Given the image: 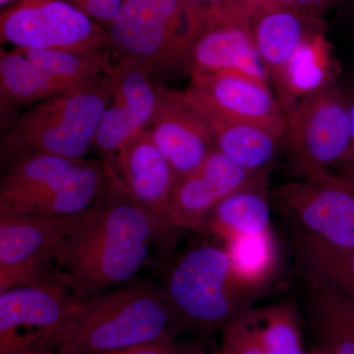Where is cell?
Segmentation results:
<instances>
[{
  "instance_id": "1",
  "label": "cell",
  "mask_w": 354,
  "mask_h": 354,
  "mask_svg": "<svg viewBox=\"0 0 354 354\" xmlns=\"http://www.w3.org/2000/svg\"><path fill=\"white\" fill-rule=\"evenodd\" d=\"M108 183L95 202V220L81 234L55 248L50 281L75 300L94 297L127 283L158 244L152 221L135 201L111 160Z\"/></svg>"
},
{
  "instance_id": "2",
  "label": "cell",
  "mask_w": 354,
  "mask_h": 354,
  "mask_svg": "<svg viewBox=\"0 0 354 354\" xmlns=\"http://www.w3.org/2000/svg\"><path fill=\"white\" fill-rule=\"evenodd\" d=\"M183 329L164 288L142 281L74 299L44 348L59 354H97L174 342Z\"/></svg>"
},
{
  "instance_id": "3",
  "label": "cell",
  "mask_w": 354,
  "mask_h": 354,
  "mask_svg": "<svg viewBox=\"0 0 354 354\" xmlns=\"http://www.w3.org/2000/svg\"><path fill=\"white\" fill-rule=\"evenodd\" d=\"M114 86L115 66L111 74L70 88L1 120L2 164L32 153L84 160L88 149L94 145Z\"/></svg>"
},
{
  "instance_id": "4",
  "label": "cell",
  "mask_w": 354,
  "mask_h": 354,
  "mask_svg": "<svg viewBox=\"0 0 354 354\" xmlns=\"http://www.w3.org/2000/svg\"><path fill=\"white\" fill-rule=\"evenodd\" d=\"M209 8L188 0H125L108 27L111 48L150 75L183 68Z\"/></svg>"
},
{
  "instance_id": "5",
  "label": "cell",
  "mask_w": 354,
  "mask_h": 354,
  "mask_svg": "<svg viewBox=\"0 0 354 354\" xmlns=\"http://www.w3.org/2000/svg\"><path fill=\"white\" fill-rule=\"evenodd\" d=\"M162 288L183 328L202 334L223 332L248 309V295L235 281L227 251L211 243L179 255L165 272Z\"/></svg>"
},
{
  "instance_id": "6",
  "label": "cell",
  "mask_w": 354,
  "mask_h": 354,
  "mask_svg": "<svg viewBox=\"0 0 354 354\" xmlns=\"http://www.w3.org/2000/svg\"><path fill=\"white\" fill-rule=\"evenodd\" d=\"M84 160L32 153L7 160L0 181V215L81 213L92 200V176Z\"/></svg>"
},
{
  "instance_id": "7",
  "label": "cell",
  "mask_w": 354,
  "mask_h": 354,
  "mask_svg": "<svg viewBox=\"0 0 354 354\" xmlns=\"http://www.w3.org/2000/svg\"><path fill=\"white\" fill-rule=\"evenodd\" d=\"M283 141L299 178L341 165L351 146V122L339 79L286 111Z\"/></svg>"
},
{
  "instance_id": "8",
  "label": "cell",
  "mask_w": 354,
  "mask_h": 354,
  "mask_svg": "<svg viewBox=\"0 0 354 354\" xmlns=\"http://www.w3.org/2000/svg\"><path fill=\"white\" fill-rule=\"evenodd\" d=\"M95 206L73 215H0V292L50 281L55 248L95 220Z\"/></svg>"
},
{
  "instance_id": "9",
  "label": "cell",
  "mask_w": 354,
  "mask_h": 354,
  "mask_svg": "<svg viewBox=\"0 0 354 354\" xmlns=\"http://www.w3.org/2000/svg\"><path fill=\"white\" fill-rule=\"evenodd\" d=\"M2 43L29 50L86 53L111 48L108 28L64 0H21L0 16Z\"/></svg>"
},
{
  "instance_id": "10",
  "label": "cell",
  "mask_w": 354,
  "mask_h": 354,
  "mask_svg": "<svg viewBox=\"0 0 354 354\" xmlns=\"http://www.w3.org/2000/svg\"><path fill=\"white\" fill-rule=\"evenodd\" d=\"M298 230L330 245L354 249V183L325 171L281 184L274 191Z\"/></svg>"
},
{
  "instance_id": "11",
  "label": "cell",
  "mask_w": 354,
  "mask_h": 354,
  "mask_svg": "<svg viewBox=\"0 0 354 354\" xmlns=\"http://www.w3.org/2000/svg\"><path fill=\"white\" fill-rule=\"evenodd\" d=\"M73 300L53 281L0 292V354L44 348Z\"/></svg>"
},
{
  "instance_id": "12",
  "label": "cell",
  "mask_w": 354,
  "mask_h": 354,
  "mask_svg": "<svg viewBox=\"0 0 354 354\" xmlns=\"http://www.w3.org/2000/svg\"><path fill=\"white\" fill-rule=\"evenodd\" d=\"M130 194L151 218L158 245H165L176 230L171 202L176 176L151 136L143 130L128 140L111 158H106Z\"/></svg>"
},
{
  "instance_id": "13",
  "label": "cell",
  "mask_w": 354,
  "mask_h": 354,
  "mask_svg": "<svg viewBox=\"0 0 354 354\" xmlns=\"http://www.w3.org/2000/svg\"><path fill=\"white\" fill-rule=\"evenodd\" d=\"M183 68L191 76L239 73L262 82L270 81L256 50L248 20L230 15L216 6H209L208 18Z\"/></svg>"
},
{
  "instance_id": "14",
  "label": "cell",
  "mask_w": 354,
  "mask_h": 354,
  "mask_svg": "<svg viewBox=\"0 0 354 354\" xmlns=\"http://www.w3.org/2000/svg\"><path fill=\"white\" fill-rule=\"evenodd\" d=\"M184 93L216 113L285 138V111L269 83L239 73L204 74L191 76Z\"/></svg>"
},
{
  "instance_id": "15",
  "label": "cell",
  "mask_w": 354,
  "mask_h": 354,
  "mask_svg": "<svg viewBox=\"0 0 354 354\" xmlns=\"http://www.w3.org/2000/svg\"><path fill=\"white\" fill-rule=\"evenodd\" d=\"M146 129L176 180L197 171L215 148L206 123L178 91L158 86L157 108Z\"/></svg>"
},
{
  "instance_id": "16",
  "label": "cell",
  "mask_w": 354,
  "mask_h": 354,
  "mask_svg": "<svg viewBox=\"0 0 354 354\" xmlns=\"http://www.w3.org/2000/svg\"><path fill=\"white\" fill-rule=\"evenodd\" d=\"M158 104V85L145 69L120 60L115 64V86L102 113L94 146L111 158L135 135L145 130Z\"/></svg>"
},
{
  "instance_id": "17",
  "label": "cell",
  "mask_w": 354,
  "mask_h": 354,
  "mask_svg": "<svg viewBox=\"0 0 354 354\" xmlns=\"http://www.w3.org/2000/svg\"><path fill=\"white\" fill-rule=\"evenodd\" d=\"M260 174L241 169L214 148L197 171L176 180L171 202L174 228L200 230L221 200Z\"/></svg>"
},
{
  "instance_id": "18",
  "label": "cell",
  "mask_w": 354,
  "mask_h": 354,
  "mask_svg": "<svg viewBox=\"0 0 354 354\" xmlns=\"http://www.w3.org/2000/svg\"><path fill=\"white\" fill-rule=\"evenodd\" d=\"M256 50L270 80L309 39L327 32L325 20L283 6H268L248 20Z\"/></svg>"
},
{
  "instance_id": "19",
  "label": "cell",
  "mask_w": 354,
  "mask_h": 354,
  "mask_svg": "<svg viewBox=\"0 0 354 354\" xmlns=\"http://www.w3.org/2000/svg\"><path fill=\"white\" fill-rule=\"evenodd\" d=\"M184 95L206 123L216 150L247 171H271L283 140L265 128L227 118Z\"/></svg>"
},
{
  "instance_id": "20",
  "label": "cell",
  "mask_w": 354,
  "mask_h": 354,
  "mask_svg": "<svg viewBox=\"0 0 354 354\" xmlns=\"http://www.w3.org/2000/svg\"><path fill=\"white\" fill-rule=\"evenodd\" d=\"M337 79L339 68L332 46L327 32H322L305 41L272 81L286 113L295 102L322 90Z\"/></svg>"
},
{
  "instance_id": "21",
  "label": "cell",
  "mask_w": 354,
  "mask_h": 354,
  "mask_svg": "<svg viewBox=\"0 0 354 354\" xmlns=\"http://www.w3.org/2000/svg\"><path fill=\"white\" fill-rule=\"evenodd\" d=\"M77 87L53 76L28 59L16 48L0 55L1 120L30 106Z\"/></svg>"
},
{
  "instance_id": "22",
  "label": "cell",
  "mask_w": 354,
  "mask_h": 354,
  "mask_svg": "<svg viewBox=\"0 0 354 354\" xmlns=\"http://www.w3.org/2000/svg\"><path fill=\"white\" fill-rule=\"evenodd\" d=\"M269 174L270 171L261 174L245 187L221 200L205 225L225 241L271 230L267 195Z\"/></svg>"
},
{
  "instance_id": "23",
  "label": "cell",
  "mask_w": 354,
  "mask_h": 354,
  "mask_svg": "<svg viewBox=\"0 0 354 354\" xmlns=\"http://www.w3.org/2000/svg\"><path fill=\"white\" fill-rule=\"evenodd\" d=\"M292 246L306 281L329 286L354 301V249H341L295 230Z\"/></svg>"
},
{
  "instance_id": "24",
  "label": "cell",
  "mask_w": 354,
  "mask_h": 354,
  "mask_svg": "<svg viewBox=\"0 0 354 354\" xmlns=\"http://www.w3.org/2000/svg\"><path fill=\"white\" fill-rule=\"evenodd\" d=\"M310 322L327 354H354V325L342 312L335 290L307 281Z\"/></svg>"
},
{
  "instance_id": "25",
  "label": "cell",
  "mask_w": 354,
  "mask_h": 354,
  "mask_svg": "<svg viewBox=\"0 0 354 354\" xmlns=\"http://www.w3.org/2000/svg\"><path fill=\"white\" fill-rule=\"evenodd\" d=\"M225 244L235 281L249 295L265 283L276 267V244L272 232L235 237Z\"/></svg>"
},
{
  "instance_id": "26",
  "label": "cell",
  "mask_w": 354,
  "mask_h": 354,
  "mask_svg": "<svg viewBox=\"0 0 354 354\" xmlns=\"http://www.w3.org/2000/svg\"><path fill=\"white\" fill-rule=\"evenodd\" d=\"M14 48L35 64L72 86L83 85L111 74L115 66L109 62L106 48L86 53Z\"/></svg>"
},
{
  "instance_id": "27",
  "label": "cell",
  "mask_w": 354,
  "mask_h": 354,
  "mask_svg": "<svg viewBox=\"0 0 354 354\" xmlns=\"http://www.w3.org/2000/svg\"><path fill=\"white\" fill-rule=\"evenodd\" d=\"M266 354H305L301 332L295 310L290 305H274L254 310Z\"/></svg>"
},
{
  "instance_id": "28",
  "label": "cell",
  "mask_w": 354,
  "mask_h": 354,
  "mask_svg": "<svg viewBox=\"0 0 354 354\" xmlns=\"http://www.w3.org/2000/svg\"><path fill=\"white\" fill-rule=\"evenodd\" d=\"M349 0H221L218 6L230 12L250 19L254 13L268 6H283L298 12L324 19L335 9H342Z\"/></svg>"
},
{
  "instance_id": "29",
  "label": "cell",
  "mask_w": 354,
  "mask_h": 354,
  "mask_svg": "<svg viewBox=\"0 0 354 354\" xmlns=\"http://www.w3.org/2000/svg\"><path fill=\"white\" fill-rule=\"evenodd\" d=\"M218 354H266L254 310L246 309L223 330Z\"/></svg>"
},
{
  "instance_id": "30",
  "label": "cell",
  "mask_w": 354,
  "mask_h": 354,
  "mask_svg": "<svg viewBox=\"0 0 354 354\" xmlns=\"http://www.w3.org/2000/svg\"><path fill=\"white\" fill-rule=\"evenodd\" d=\"M178 348L176 342H158L97 354H176Z\"/></svg>"
},
{
  "instance_id": "31",
  "label": "cell",
  "mask_w": 354,
  "mask_h": 354,
  "mask_svg": "<svg viewBox=\"0 0 354 354\" xmlns=\"http://www.w3.org/2000/svg\"><path fill=\"white\" fill-rule=\"evenodd\" d=\"M341 85L346 104H348L351 122V146L341 165H353L354 167V80L341 82Z\"/></svg>"
},
{
  "instance_id": "32",
  "label": "cell",
  "mask_w": 354,
  "mask_h": 354,
  "mask_svg": "<svg viewBox=\"0 0 354 354\" xmlns=\"http://www.w3.org/2000/svg\"><path fill=\"white\" fill-rule=\"evenodd\" d=\"M333 290H334V288H333ZM334 290L335 295H337V302H339L342 312L346 314V316L348 317L349 320H351V323L354 325V301L344 297V295H342L339 291Z\"/></svg>"
},
{
  "instance_id": "33",
  "label": "cell",
  "mask_w": 354,
  "mask_h": 354,
  "mask_svg": "<svg viewBox=\"0 0 354 354\" xmlns=\"http://www.w3.org/2000/svg\"><path fill=\"white\" fill-rule=\"evenodd\" d=\"M342 9L346 11V15H348L349 32H351L354 43V0H349Z\"/></svg>"
},
{
  "instance_id": "34",
  "label": "cell",
  "mask_w": 354,
  "mask_h": 354,
  "mask_svg": "<svg viewBox=\"0 0 354 354\" xmlns=\"http://www.w3.org/2000/svg\"><path fill=\"white\" fill-rule=\"evenodd\" d=\"M176 354H205V353L200 346L188 344V346H179Z\"/></svg>"
},
{
  "instance_id": "35",
  "label": "cell",
  "mask_w": 354,
  "mask_h": 354,
  "mask_svg": "<svg viewBox=\"0 0 354 354\" xmlns=\"http://www.w3.org/2000/svg\"><path fill=\"white\" fill-rule=\"evenodd\" d=\"M7 354H59L57 351H53L50 348H32L26 349V351H15V353H10Z\"/></svg>"
},
{
  "instance_id": "36",
  "label": "cell",
  "mask_w": 354,
  "mask_h": 354,
  "mask_svg": "<svg viewBox=\"0 0 354 354\" xmlns=\"http://www.w3.org/2000/svg\"><path fill=\"white\" fill-rule=\"evenodd\" d=\"M337 174H341L344 178L354 183V167L353 165H342L341 169Z\"/></svg>"
},
{
  "instance_id": "37",
  "label": "cell",
  "mask_w": 354,
  "mask_h": 354,
  "mask_svg": "<svg viewBox=\"0 0 354 354\" xmlns=\"http://www.w3.org/2000/svg\"><path fill=\"white\" fill-rule=\"evenodd\" d=\"M188 1L193 2V3L199 4L203 6H213L218 4L221 0H188Z\"/></svg>"
},
{
  "instance_id": "38",
  "label": "cell",
  "mask_w": 354,
  "mask_h": 354,
  "mask_svg": "<svg viewBox=\"0 0 354 354\" xmlns=\"http://www.w3.org/2000/svg\"><path fill=\"white\" fill-rule=\"evenodd\" d=\"M64 1L68 2V3L72 4V6L77 7L79 10L83 12L84 7H85L88 0H64Z\"/></svg>"
},
{
  "instance_id": "39",
  "label": "cell",
  "mask_w": 354,
  "mask_h": 354,
  "mask_svg": "<svg viewBox=\"0 0 354 354\" xmlns=\"http://www.w3.org/2000/svg\"><path fill=\"white\" fill-rule=\"evenodd\" d=\"M21 1V0H0V6L1 7H6V6H11V4H15L17 3V2Z\"/></svg>"
}]
</instances>
